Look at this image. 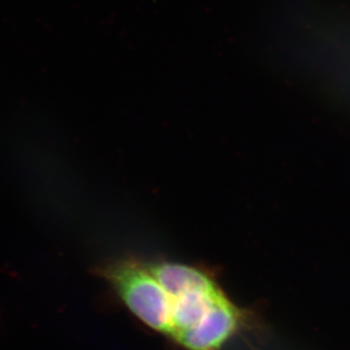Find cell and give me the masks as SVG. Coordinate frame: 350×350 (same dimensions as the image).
I'll use <instances>...</instances> for the list:
<instances>
[{
	"label": "cell",
	"instance_id": "obj_1",
	"mask_svg": "<svg viewBox=\"0 0 350 350\" xmlns=\"http://www.w3.org/2000/svg\"><path fill=\"white\" fill-rule=\"evenodd\" d=\"M101 275L135 317L154 330L172 336V300L148 266L117 262L101 269Z\"/></svg>",
	"mask_w": 350,
	"mask_h": 350
},
{
	"label": "cell",
	"instance_id": "obj_2",
	"mask_svg": "<svg viewBox=\"0 0 350 350\" xmlns=\"http://www.w3.org/2000/svg\"><path fill=\"white\" fill-rule=\"evenodd\" d=\"M244 313L223 295L198 325L174 338L187 350H220L239 331Z\"/></svg>",
	"mask_w": 350,
	"mask_h": 350
},
{
	"label": "cell",
	"instance_id": "obj_3",
	"mask_svg": "<svg viewBox=\"0 0 350 350\" xmlns=\"http://www.w3.org/2000/svg\"><path fill=\"white\" fill-rule=\"evenodd\" d=\"M148 268L170 299L217 285L206 271L187 265L165 262L150 265Z\"/></svg>",
	"mask_w": 350,
	"mask_h": 350
},
{
	"label": "cell",
	"instance_id": "obj_4",
	"mask_svg": "<svg viewBox=\"0 0 350 350\" xmlns=\"http://www.w3.org/2000/svg\"><path fill=\"white\" fill-rule=\"evenodd\" d=\"M223 295L222 290L216 285L209 289L196 290L170 299L172 306V337L174 338L177 334L198 325Z\"/></svg>",
	"mask_w": 350,
	"mask_h": 350
}]
</instances>
